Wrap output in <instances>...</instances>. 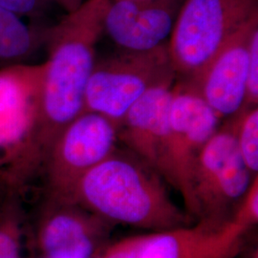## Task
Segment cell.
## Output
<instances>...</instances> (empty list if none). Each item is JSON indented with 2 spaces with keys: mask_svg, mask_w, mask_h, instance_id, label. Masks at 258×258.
<instances>
[{
  "mask_svg": "<svg viewBox=\"0 0 258 258\" xmlns=\"http://www.w3.org/2000/svg\"><path fill=\"white\" fill-rule=\"evenodd\" d=\"M110 1L87 0L81 8L49 27L45 44L48 58L43 62L37 124L19 172V190L42 169L54 142L83 113L85 90Z\"/></svg>",
  "mask_w": 258,
  "mask_h": 258,
  "instance_id": "obj_1",
  "label": "cell"
},
{
  "mask_svg": "<svg viewBox=\"0 0 258 258\" xmlns=\"http://www.w3.org/2000/svg\"><path fill=\"white\" fill-rule=\"evenodd\" d=\"M163 180L130 152L116 148L79 181L70 201L115 226L161 232L192 225L194 219L170 199Z\"/></svg>",
  "mask_w": 258,
  "mask_h": 258,
  "instance_id": "obj_2",
  "label": "cell"
},
{
  "mask_svg": "<svg viewBox=\"0 0 258 258\" xmlns=\"http://www.w3.org/2000/svg\"><path fill=\"white\" fill-rule=\"evenodd\" d=\"M257 17L258 0H184L168 40L176 82H194L231 37Z\"/></svg>",
  "mask_w": 258,
  "mask_h": 258,
  "instance_id": "obj_3",
  "label": "cell"
},
{
  "mask_svg": "<svg viewBox=\"0 0 258 258\" xmlns=\"http://www.w3.org/2000/svg\"><path fill=\"white\" fill-rule=\"evenodd\" d=\"M175 82L168 42L146 52L118 48L96 58L83 112L101 114L119 125L129 108L150 89Z\"/></svg>",
  "mask_w": 258,
  "mask_h": 258,
  "instance_id": "obj_4",
  "label": "cell"
},
{
  "mask_svg": "<svg viewBox=\"0 0 258 258\" xmlns=\"http://www.w3.org/2000/svg\"><path fill=\"white\" fill-rule=\"evenodd\" d=\"M253 175L245 165L230 120L218 127L200 151L191 178L196 221L231 220Z\"/></svg>",
  "mask_w": 258,
  "mask_h": 258,
  "instance_id": "obj_5",
  "label": "cell"
},
{
  "mask_svg": "<svg viewBox=\"0 0 258 258\" xmlns=\"http://www.w3.org/2000/svg\"><path fill=\"white\" fill-rule=\"evenodd\" d=\"M44 65L27 63L0 69V180L18 191L19 172L37 124Z\"/></svg>",
  "mask_w": 258,
  "mask_h": 258,
  "instance_id": "obj_6",
  "label": "cell"
},
{
  "mask_svg": "<svg viewBox=\"0 0 258 258\" xmlns=\"http://www.w3.org/2000/svg\"><path fill=\"white\" fill-rule=\"evenodd\" d=\"M220 119L192 90L176 83L168 113L162 178L181 194L185 212L196 221L191 178L198 155L219 127Z\"/></svg>",
  "mask_w": 258,
  "mask_h": 258,
  "instance_id": "obj_7",
  "label": "cell"
},
{
  "mask_svg": "<svg viewBox=\"0 0 258 258\" xmlns=\"http://www.w3.org/2000/svg\"><path fill=\"white\" fill-rule=\"evenodd\" d=\"M118 125L94 112H83L59 134L42 166L46 196L70 200L79 181L115 151Z\"/></svg>",
  "mask_w": 258,
  "mask_h": 258,
  "instance_id": "obj_8",
  "label": "cell"
},
{
  "mask_svg": "<svg viewBox=\"0 0 258 258\" xmlns=\"http://www.w3.org/2000/svg\"><path fill=\"white\" fill-rule=\"evenodd\" d=\"M116 226L70 200L46 196L33 234L37 258H98Z\"/></svg>",
  "mask_w": 258,
  "mask_h": 258,
  "instance_id": "obj_9",
  "label": "cell"
},
{
  "mask_svg": "<svg viewBox=\"0 0 258 258\" xmlns=\"http://www.w3.org/2000/svg\"><path fill=\"white\" fill-rule=\"evenodd\" d=\"M250 228L233 215L223 224L198 220L194 226L144 234L137 258H237Z\"/></svg>",
  "mask_w": 258,
  "mask_h": 258,
  "instance_id": "obj_10",
  "label": "cell"
},
{
  "mask_svg": "<svg viewBox=\"0 0 258 258\" xmlns=\"http://www.w3.org/2000/svg\"><path fill=\"white\" fill-rule=\"evenodd\" d=\"M184 0H111L103 35L119 49L146 52L167 43Z\"/></svg>",
  "mask_w": 258,
  "mask_h": 258,
  "instance_id": "obj_11",
  "label": "cell"
},
{
  "mask_svg": "<svg viewBox=\"0 0 258 258\" xmlns=\"http://www.w3.org/2000/svg\"><path fill=\"white\" fill-rule=\"evenodd\" d=\"M257 27L258 17L231 37L196 80L185 84L178 83L197 93L220 120L231 118L244 104L249 41Z\"/></svg>",
  "mask_w": 258,
  "mask_h": 258,
  "instance_id": "obj_12",
  "label": "cell"
},
{
  "mask_svg": "<svg viewBox=\"0 0 258 258\" xmlns=\"http://www.w3.org/2000/svg\"><path fill=\"white\" fill-rule=\"evenodd\" d=\"M174 84L157 86L141 97L125 113L117 131L118 141L128 152L160 176Z\"/></svg>",
  "mask_w": 258,
  "mask_h": 258,
  "instance_id": "obj_13",
  "label": "cell"
},
{
  "mask_svg": "<svg viewBox=\"0 0 258 258\" xmlns=\"http://www.w3.org/2000/svg\"><path fill=\"white\" fill-rule=\"evenodd\" d=\"M49 27L32 24L0 9V69L31 63L45 46Z\"/></svg>",
  "mask_w": 258,
  "mask_h": 258,
  "instance_id": "obj_14",
  "label": "cell"
},
{
  "mask_svg": "<svg viewBox=\"0 0 258 258\" xmlns=\"http://www.w3.org/2000/svg\"><path fill=\"white\" fill-rule=\"evenodd\" d=\"M9 194L0 202V258H23L24 213L19 192Z\"/></svg>",
  "mask_w": 258,
  "mask_h": 258,
  "instance_id": "obj_15",
  "label": "cell"
},
{
  "mask_svg": "<svg viewBox=\"0 0 258 258\" xmlns=\"http://www.w3.org/2000/svg\"><path fill=\"white\" fill-rule=\"evenodd\" d=\"M229 120L245 165L252 175H257V107L242 108Z\"/></svg>",
  "mask_w": 258,
  "mask_h": 258,
  "instance_id": "obj_16",
  "label": "cell"
},
{
  "mask_svg": "<svg viewBox=\"0 0 258 258\" xmlns=\"http://www.w3.org/2000/svg\"><path fill=\"white\" fill-rule=\"evenodd\" d=\"M54 5L52 0H0V9L25 20H38Z\"/></svg>",
  "mask_w": 258,
  "mask_h": 258,
  "instance_id": "obj_17",
  "label": "cell"
},
{
  "mask_svg": "<svg viewBox=\"0 0 258 258\" xmlns=\"http://www.w3.org/2000/svg\"><path fill=\"white\" fill-rule=\"evenodd\" d=\"M258 102V27L253 31L249 41V62L246 96L242 108L257 107ZM241 108V109H242Z\"/></svg>",
  "mask_w": 258,
  "mask_h": 258,
  "instance_id": "obj_18",
  "label": "cell"
},
{
  "mask_svg": "<svg viewBox=\"0 0 258 258\" xmlns=\"http://www.w3.org/2000/svg\"><path fill=\"white\" fill-rule=\"evenodd\" d=\"M258 178L257 175L252 180L249 189L238 209L234 213L237 217L247 222L249 226L255 225L258 221Z\"/></svg>",
  "mask_w": 258,
  "mask_h": 258,
  "instance_id": "obj_19",
  "label": "cell"
},
{
  "mask_svg": "<svg viewBox=\"0 0 258 258\" xmlns=\"http://www.w3.org/2000/svg\"><path fill=\"white\" fill-rule=\"evenodd\" d=\"M141 235L120 240L110 245L98 258H137Z\"/></svg>",
  "mask_w": 258,
  "mask_h": 258,
  "instance_id": "obj_20",
  "label": "cell"
},
{
  "mask_svg": "<svg viewBox=\"0 0 258 258\" xmlns=\"http://www.w3.org/2000/svg\"><path fill=\"white\" fill-rule=\"evenodd\" d=\"M54 4L58 5L61 9L64 10L67 14L74 13L81 8L87 0H52Z\"/></svg>",
  "mask_w": 258,
  "mask_h": 258,
  "instance_id": "obj_21",
  "label": "cell"
}]
</instances>
